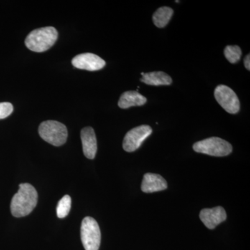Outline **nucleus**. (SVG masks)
I'll list each match as a JSON object with an SVG mask.
<instances>
[{"label": "nucleus", "instance_id": "1", "mask_svg": "<svg viewBox=\"0 0 250 250\" xmlns=\"http://www.w3.org/2000/svg\"><path fill=\"white\" fill-rule=\"evenodd\" d=\"M17 193L13 197L11 211L16 218L27 216L32 212L38 202V192L31 184H20Z\"/></svg>", "mask_w": 250, "mask_h": 250}, {"label": "nucleus", "instance_id": "2", "mask_svg": "<svg viewBox=\"0 0 250 250\" xmlns=\"http://www.w3.org/2000/svg\"><path fill=\"white\" fill-rule=\"evenodd\" d=\"M58 39V32L53 27L40 28L31 31L25 39L28 49L35 52H43L52 47Z\"/></svg>", "mask_w": 250, "mask_h": 250}, {"label": "nucleus", "instance_id": "3", "mask_svg": "<svg viewBox=\"0 0 250 250\" xmlns=\"http://www.w3.org/2000/svg\"><path fill=\"white\" fill-rule=\"evenodd\" d=\"M39 135L46 142L54 146H62L66 142V126L59 122L47 121L41 123L39 128Z\"/></svg>", "mask_w": 250, "mask_h": 250}, {"label": "nucleus", "instance_id": "4", "mask_svg": "<svg viewBox=\"0 0 250 250\" xmlns=\"http://www.w3.org/2000/svg\"><path fill=\"white\" fill-rule=\"evenodd\" d=\"M81 239L85 250H98L101 243V231L98 222L85 217L81 226Z\"/></svg>", "mask_w": 250, "mask_h": 250}, {"label": "nucleus", "instance_id": "5", "mask_svg": "<svg viewBox=\"0 0 250 250\" xmlns=\"http://www.w3.org/2000/svg\"><path fill=\"white\" fill-rule=\"evenodd\" d=\"M193 149L197 153L213 156H225L232 152V146L225 140L211 137L198 141L193 145Z\"/></svg>", "mask_w": 250, "mask_h": 250}, {"label": "nucleus", "instance_id": "6", "mask_svg": "<svg viewBox=\"0 0 250 250\" xmlns=\"http://www.w3.org/2000/svg\"><path fill=\"white\" fill-rule=\"evenodd\" d=\"M215 100L228 113L236 114L240 110V101L236 94L229 87L219 85L215 89Z\"/></svg>", "mask_w": 250, "mask_h": 250}, {"label": "nucleus", "instance_id": "7", "mask_svg": "<svg viewBox=\"0 0 250 250\" xmlns=\"http://www.w3.org/2000/svg\"><path fill=\"white\" fill-rule=\"evenodd\" d=\"M152 133V129L148 125H141L130 130L123 140V149L127 152H134Z\"/></svg>", "mask_w": 250, "mask_h": 250}, {"label": "nucleus", "instance_id": "8", "mask_svg": "<svg viewBox=\"0 0 250 250\" xmlns=\"http://www.w3.org/2000/svg\"><path fill=\"white\" fill-rule=\"evenodd\" d=\"M72 64L74 67L81 70L97 71L103 69L106 65V62L96 54L83 53L74 57Z\"/></svg>", "mask_w": 250, "mask_h": 250}, {"label": "nucleus", "instance_id": "9", "mask_svg": "<svg viewBox=\"0 0 250 250\" xmlns=\"http://www.w3.org/2000/svg\"><path fill=\"white\" fill-rule=\"evenodd\" d=\"M200 218L207 228L213 229L220 223L226 220L227 213L222 207L204 208L200 212Z\"/></svg>", "mask_w": 250, "mask_h": 250}, {"label": "nucleus", "instance_id": "10", "mask_svg": "<svg viewBox=\"0 0 250 250\" xmlns=\"http://www.w3.org/2000/svg\"><path fill=\"white\" fill-rule=\"evenodd\" d=\"M81 139L83 146V154L89 159H93L98 150L96 136L93 128H83L81 131Z\"/></svg>", "mask_w": 250, "mask_h": 250}, {"label": "nucleus", "instance_id": "11", "mask_svg": "<svg viewBox=\"0 0 250 250\" xmlns=\"http://www.w3.org/2000/svg\"><path fill=\"white\" fill-rule=\"evenodd\" d=\"M167 184L166 179L161 175L154 173H147L143 177L141 190L146 193L161 191L166 190Z\"/></svg>", "mask_w": 250, "mask_h": 250}, {"label": "nucleus", "instance_id": "12", "mask_svg": "<svg viewBox=\"0 0 250 250\" xmlns=\"http://www.w3.org/2000/svg\"><path fill=\"white\" fill-rule=\"evenodd\" d=\"M147 103V99L138 91H126L123 93L118 102V106L121 108H128L131 106H143Z\"/></svg>", "mask_w": 250, "mask_h": 250}, {"label": "nucleus", "instance_id": "13", "mask_svg": "<svg viewBox=\"0 0 250 250\" xmlns=\"http://www.w3.org/2000/svg\"><path fill=\"white\" fill-rule=\"evenodd\" d=\"M141 82L150 85H168L172 83V78L164 72H152L141 73Z\"/></svg>", "mask_w": 250, "mask_h": 250}, {"label": "nucleus", "instance_id": "14", "mask_svg": "<svg viewBox=\"0 0 250 250\" xmlns=\"http://www.w3.org/2000/svg\"><path fill=\"white\" fill-rule=\"evenodd\" d=\"M172 15H173V10L171 8L167 6L159 8L153 15V22L157 27H166L167 23L170 22Z\"/></svg>", "mask_w": 250, "mask_h": 250}, {"label": "nucleus", "instance_id": "15", "mask_svg": "<svg viewBox=\"0 0 250 250\" xmlns=\"http://www.w3.org/2000/svg\"><path fill=\"white\" fill-rule=\"evenodd\" d=\"M71 197L65 195L61 199L57 207V214L59 218H64L70 213L71 208Z\"/></svg>", "mask_w": 250, "mask_h": 250}, {"label": "nucleus", "instance_id": "16", "mask_svg": "<svg viewBox=\"0 0 250 250\" xmlns=\"http://www.w3.org/2000/svg\"><path fill=\"white\" fill-rule=\"evenodd\" d=\"M224 54L231 63H236L241 58L242 51L238 46L228 45L225 47Z\"/></svg>", "mask_w": 250, "mask_h": 250}, {"label": "nucleus", "instance_id": "17", "mask_svg": "<svg viewBox=\"0 0 250 250\" xmlns=\"http://www.w3.org/2000/svg\"><path fill=\"white\" fill-rule=\"evenodd\" d=\"M14 111V106L9 103H0V120L9 116Z\"/></svg>", "mask_w": 250, "mask_h": 250}, {"label": "nucleus", "instance_id": "18", "mask_svg": "<svg viewBox=\"0 0 250 250\" xmlns=\"http://www.w3.org/2000/svg\"><path fill=\"white\" fill-rule=\"evenodd\" d=\"M245 67H246L247 70H250V54H248L244 59Z\"/></svg>", "mask_w": 250, "mask_h": 250}]
</instances>
